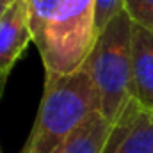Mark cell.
Listing matches in <instances>:
<instances>
[{
    "instance_id": "cell-6",
    "label": "cell",
    "mask_w": 153,
    "mask_h": 153,
    "mask_svg": "<svg viewBox=\"0 0 153 153\" xmlns=\"http://www.w3.org/2000/svg\"><path fill=\"white\" fill-rule=\"evenodd\" d=\"M132 84L135 102L153 112V34L135 23L132 29Z\"/></svg>"
},
{
    "instance_id": "cell-9",
    "label": "cell",
    "mask_w": 153,
    "mask_h": 153,
    "mask_svg": "<svg viewBox=\"0 0 153 153\" xmlns=\"http://www.w3.org/2000/svg\"><path fill=\"white\" fill-rule=\"evenodd\" d=\"M130 20L153 34V0H125Z\"/></svg>"
},
{
    "instance_id": "cell-8",
    "label": "cell",
    "mask_w": 153,
    "mask_h": 153,
    "mask_svg": "<svg viewBox=\"0 0 153 153\" xmlns=\"http://www.w3.org/2000/svg\"><path fill=\"white\" fill-rule=\"evenodd\" d=\"M93 13H94V30L98 38L100 32L116 16L125 13V0H94Z\"/></svg>"
},
{
    "instance_id": "cell-2",
    "label": "cell",
    "mask_w": 153,
    "mask_h": 153,
    "mask_svg": "<svg viewBox=\"0 0 153 153\" xmlns=\"http://www.w3.org/2000/svg\"><path fill=\"white\" fill-rule=\"evenodd\" d=\"M132 29L128 13H121L100 32L84 62L100 94V112L116 123L134 98Z\"/></svg>"
},
{
    "instance_id": "cell-3",
    "label": "cell",
    "mask_w": 153,
    "mask_h": 153,
    "mask_svg": "<svg viewBox=\"0 0 153 153\" xmlns=\"http://www.w3.org/2000/svg\"><path fill=\"white\" fill-rule=\"evenodd\" d=\"M94 0H62L32 30L46 73H71L84 66L94 41Z\"/></svg>"
},
{
    "instance_id": "cell-10",
    "label": "cell",
    "mask_w": 153,
    "mask_h": 153,
    "mask_svg": "<svg viewBox=\"0 0 153 153\" xmlns=\"http://www.w3.org/2000/svg\"><path fill=\"white\" fill-rule=\"evenodd\" d=\"M9 4H11V0H0V16H2V13L7 9Z\"/></svg>"
},
{
    "instance_id": "cell-5",
    "label": "cell",
    "mask_w": 153,
    "mask_h": 153,
    "mask_svg": "<svg viewBox=\"0 0 153 153\" xmlns=\"http://www.w3.org/2000/svg\"><path fill=\"white\" fill-rule=\"evenodd\" d=\"M32 41L29 0H14L0 16V78L5 80Z\"/></svg>"
},
{
    "instance_id": "cell-7",
    "label": "cell",
    "mask_w": 153,
    "mask_h": 153,
    "mask_svg": "<svg viewBox=\"0 0 153 153\" xmlns=\"http://www.w3.org/2000/svg\"><path fill=\"white\" fill-rule=\"evenodd\" d=\"M112 126L114 123L96 111L71 134L59 153H103Z\"/></svg>"
},
{
    "instance_id": "cell-4",
    "label": "cell",
    "mask_w": 153,
    "mask_h": 153,
    "mask_svg": "<svg viewBox=\"0 0 153 153\" xmlns=\"http://www.w3.org/2000/svg\"><path fill=\"white\" fill-rule=\"evenodd\" d=\"M103 153H153V112L135 98L125 107L112 126Z\"/></svg>"
},
{
    "instance_id": "cell-1",
    "label": "cell",
    "mask_w": 153,
    "mask_h": 153,
    "mask_svg": "<svg viewBox=\"0 0 153 153\" xmlns=\"http://www.w3.org/2000/svg\"><path fill=\"white\" fill-rule=\"evenodd\" d=\"M96 111H100V94L85 66L71 73H46L38 116L20 153H59Z\"/></svg>"
}]
</instances>
